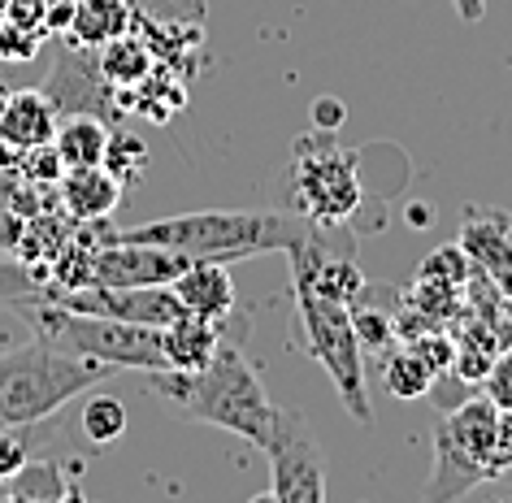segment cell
I'll use <instances>...</instances> for the list:
<instances>
[{"label":"cell","instance_id":"obj_23","mask_svg":"<svg viewBox=\"0 0 512 503\" xmlns=\"http://www.w3.org/2000/svg\"><path fill=\"white\" fill-rule=\"evenodd\" d=\"M105 170L118 178L122 187H131L139 174L148 170V148H144V139H135V135H126V131H118L113 135L109 131V148H105Z\"/></svg>","mask_w":512,"mask_h":503},{"label":"cell","instance_id":"obj_18","mask_svg":"<svg viewBox=\"0 0 512 503\" xmlns=\"http://www.w3.org/2000/svg\"><path fill=\"white\" fill-rule=\"evenodd\" d=\"M222 343L217 334V321H204V317H174L170 326H161V347H165V365L170 369H204Z\"/></svg>","mask_w":512,"mask_h":503},{"label":"cell","instance_id":"obj_13","mask_svg":"<svg viewBox=\"0 0 512 503\" xmlns=\"http://www.w3.org/2000/svg\"><path fill=\"white\" fill-rule=\"evenodd\" d=\"M170 291L178 295L183 313L217 321V326H222V317L235 308V287H230V269L222 261H191L183 274L170 282Z\"/></svg>","mask_w":512,"mask_h":503},{"label":"cell","instance_id":"obj_30","mask_svg":"<svg viewBox=\"0 0 512 503\" xmlns=\"http://www.w3.org/2000/svg\"><path fill=\"white\" fill-rule=\"evenodd\" d=\"M5 9H9V0H0V22H5Z\"/></svg>","mask_w":512,"mask_h":503},{"label":"cell","instance_id":"obj_12","mask_svg":"<svg viewBox=\"0 0 512 503\" xmlns=\"http://www.w3.org/2000/svg\"><path fill=\"white\" fill-rule=\"evenodd\" d=\"M61 113L57 105L44 96V87H22V92H9L5 109H0V144L9 152H31L53 144Z\"/></svg>","mask_w":512,"mask_h":503},{"label":"cell","instance_id":"obj_9","mask_svg":"<svg viewBox=\"0 0 512 503\" xmlns=\"http://www.w3.org/2000/svg\"><path fill=\"white\" fill-rule=\"evenodd\" d=\"M265 456L274 464V477L261 499H270V503H322L326 499V456L291 408L278 421V434L270 438Z\"/></svg>","mask_w":512,"mask_h":503},{"label":"cell","instance_id":"obj_22","mask_svg":"<svg viewBox=\"0 0 512 503\" xmlns=\"http://www.w3.org/2000/svg\"><path fill=\"white\" fill-rule=\"evenodd\" d=\"M126 434V404L113 395H92L83 404V438L96 447H109Z\"/></svg>","mask_w":512,"mask_h":503},{"label":"cell","instance_id":"obj_29","mask_svg":"<svg viewBox=\"0 0 512 503\" xmlns=\"http://www.w3.org/2000/svg\"><path fill=\"white\" fill-rule=\"evenodd\" d=\"M9 92H14V87H9V83H0V109H5V100H9Z\"/></svg>","mask_w":512,"mask_h":503},{"label":"cell","instance_id":"obj_6","mask_svg":"<svg viewBox=\"0 0 512 503\" xmlns=\"http://www.w3.org/2000/svg\"><path fill=\"white\" fill-rule=\"evenodd\" d=\"M296 330H300L296 343H304V352L326 369L343 408L361 425H374V408H369V391H365V347L356 339L348 304L296 291Z\"/></svg>","mask_w":512,"mask_h":503},{"label":"cell","instance_id":"obj_26","mask_svg":"<svg viewBox=\"0 0 512 503\" xmlns=\"http://www.w3.org/2000/svg\"><path fill=\"white\" fill-rule=\"evenodd\" d=\"M491 477H512V412H499L495 451H491Z\"/></svg>","mask_w":512,"mask_h":503},{"label":"cell","instance_id":"obj_17","mask_svg":"<svg viewBox=\"0 0 512 503\" xmlns=\"http://www.w3.org/2000/svg\"><path fill=\"white\" fill-rule=\"evenodd\" d=\"M135 0H74V18L66 40L83 48H105L109 40L135 31Z\"/></svg>","mask_w":512,"mask_h":503},{"label":"cell","instance_id":"obj_25","mask_svg":"<svg viewBox=\"0 0 512 503\" xmlns=\"http://www.w3.org/2000/svg\"><path fill=\"white\" fill-rule=\"evenodd\" d=\"M482 395L491 399L499 412H512V347L508 352H499L491 360V369L482 373Z\"/></svg>","mask_w":512,"mask_h":503},{"label":"cell","instance_id":"obj_5","mask_svg":"<svg viewBox=\"0 0 512 503\" xmlns=\"http://www.w3.org/2000/svg\"><path fill=\"white\" fill-rule=\"evenodd\" d=\"M495 430H499V408L486 395L456 404L434 425V473L421 495L430 503H447V499L469 495L482 482H495L491 477Z\"/></svg>","mask_w":512,"mask_h":503},{"label":"cell","instance_id":"obj_3","mask_svg":"<svg viewBox=\"0 0 512 503\" xmlns=\"http://www.w3.org/2000/svg\"><path fill=\"white\" fill-rule=\"evenodd\" d=\"M113 373L118 369L105 360L66 352V347L35 334L31 343L14 347V352H0V430L57 417L74 395H87Z\"/></svg>","mask_w":512,"mask_h":503},{"label":"cell","instance_id":"obj_11","mask_svg":"<svg viewBox=\"0 0 512 503\" xmlns=\"http://www.w3.org/2000/svg\"><path fill=\"white\" fill-rule=\"evenodd\" d=\"M191 261L174 248H157V243H135V239H105L92 248L87 261V282L100 287H170Z\"/></svg>","mask_w":512,"mask_h":503},{"label":"cell","instance_id":"obj_1","mask_svg":"<svg viewBox=\"0 0 512 503\" xmlns=\"http://www.w3.org/2000/svg\"><path fill=\"white\" fill-rule=\"evenodd\" d=\"M152 391H157L165 404L183 408L187 417H196L204 425H222V430L248 438V443L261 451L270 447V438L278 434V421H283V412H287L270 399L261 373L252 369L243 347L230 339L217 343V352L204 369L152 373Z\"/></svg>","mask_w":512,"mask_h":503},{"label":"cell","instance_id":"obj_10","mask_svg":"<svg viewBox=\"0 0 512 503\" xmlns=\"http://www.w3.org/2000/svg\"><path fill=\"white\" fill-rule=\"evenodd\" d=\"M87 53H92V48H83L74 40L61 44L53 70H48V79H44V96L57 105L61 118H70V113H92L100 122H122L118 92L105 83V74H100V66Z\"/></svg>","mask_w":512,"mask_h":503},{"label":"cell","instance_id":"obj_28","mask_svg":"<svg viewBox=\"0 0 512 503\" xmlns=\"http://www.w3.org/2000/svg\"><path fill=\"white\" fill-rule=\"evenodd\" d=\"M456 5V14H460V22H482V14H486V0H452Z\"/></svg>","mask_w":512,"mask_h":503},{"label":"cell","instance_id":"obj_7","mask_svg":"<svg viewBox=\"0 0 512 503\" xmlns=\"http://www.w3.org/2000/svg\"><path fill=\"white\" fill-rule=\"evenodd\" d=\"M291 183H296L300 217L317 226H343L361 209V174H356V152L339 148L330 131L296 139V161H291Z\"/></svg>","mask_w":512,"mask_h":503},{"label":"cell","instance_id":"obj_21","mask_svg":"<svg viewBox=\"0 0 512 503\" xmlns=\"http://www.w3.org/2000/svg\"><path fill=\"white\" fill-rule=\"evenodd\" d=\"M434 378H439V369H434L413 343H408L404 352L387 356V365H382V382H387V391L395 399H404V404L408 399H426L434 391Z\"/></svg>","mask_w":512,"mask_h":503},{"label":"cell","instance_id":"obj_27","mask_svg":"<svg viewBox=\"0 0 512 503\" xmlns=\"http://www.w3.org/2000/svg\"><path fill=\"white\" fill-rule=\"evenodd\" d=\"M343 118H348V109H343V100H330V96H322L313 105V122H317V131H330L335 135L339 126H343Z\"/></svg>","mask_w":512,"mask_h":503},{"label":"cell","instance_id":"obj_24","mask_svg":"<svg viewBox=\"0 0 512 503\" xmlns=\"http://www.w3.org/2000/svg\"><path fill=\"white\" fill-rule=\"evenodd\" d=\"M48 40L44 35H35V31H22L14 27V22H0V66H14V61H31L35 53H40Z\"/></svg>","mask_w":512,"mask_h":503},{"label":"cell","instance_id":"obj_19","mask_svg":"<svg viewBox=\"0 0 512 503\" xmlns=\"http://www.w3.org/2000/svg\"><path fill=\"white\" fill-rule=\"evenodd\" d=\"M96 66H100V74H105V83L113 87V92H131V87H139L152 70H157V57H152L148 40H139L135 31H126V35H118V40H109L105 48H100Z\"/></svg>","mask_w":512,"mask_h":503},{"label":"cell","instance_id":"obj_16","mask_svg":"<svg viewBox=\"0 0 512 503\" xmlns=\"http://www.w3.org/2000/svg\"><path fill=\"white\" fill-rule=\"evenodd\" d=\"M400 300L391 287H365L352 295L348 313H352V326H356V339L369 352H387L391 339H400Z\"/></svg>","mask_w":512,"mask_h":503},{"label":"cell","instance_id":"obj_15","mask_svg":"<svg viewBox=\"0 0 512 503\" xmlns=\"http://www.w3.org/2000/svg\"><path fill=\"white\" fill-rule=\"evenodd\" d=\"M66 473L74 469H61L53 456L35 451V456L22 464V469L0 482V499L5 503H61V499H83V490L70 482Z\"/></svg>","mask_w":512,"mask_h":503},{"label":"cell","instance_id":"obj_8","mask_svg":"<svg viewBox=\"0 0 512 503\" xmlns=\"http://www.w3.org/2000/svg\"><path fill=\"white\" fill-rule=\"evenodd\" d=\"M287 256H291L296 291H304V295H322V300L352 304V295L369 282L361 274V265H356V243H352V235L343 226L309 222L304 239Z\"/></svg>","mask_w":512,"mask_h":503},{"label":"cell","instance_id":"obj_4","mask_svg":"<svg viewBox=\"0 0 512 503\" xmlns=\"http://www.w3.org/2000/svg\"><path fill=\"white\" fill-rule=\"evenodd\" d=\"M22 317L31 321V330L40 339L66 347V352L105 360L113 369H139V373H161L165 365V347H161V326H139V321H118V317H100V313H79L66 304H22Z\"/></svg>","mask_w":512,"mask_h":503},{"label":"cell","instance_id":"obj_2","mask_svg":"<svg viewBox=\"0 0 512 503\" xmlns=\"http://www.w3.org/2000/svg\"><path fill=\"white\" fill-rule=\"evenodd\" d=\"M309 230V217L274 213V209H204V213H174L161 222L135 226L113 239L157 243L174 248L187 261H248L265 252H291Z\"/></svg>","mask_w":512,"mask_h":503},{"label":"cell","instance_id":"obj_20","mask_svg":"<svg viewBox=\"0 0 512 503\" xmlns=\"http://www.w3.org/2000/svg\"><path fill=\"white\" fill-rule=\"evenodd\" d=\"M53 148L66 170H83V165H100L109 148V122L92 118V113H70L57 122Z\"/></svg>","mask_w":512,"mask_h":503},{"label":"cell","instance_id":"obj_14","mask_svg":"<svg viewBox=\"0 0 512 503\" xmlns=\"http://www.w3.org/2000/svg\"><path fill=\"white\" fill-rule=\"evenodd\" d=\"M57 183H61V204H66L70 217H79V222H105V217L122 204V191H126L105 165L66 170Z\"/></svg>","mask_w":512,"mask_h":503}]
</instances>
